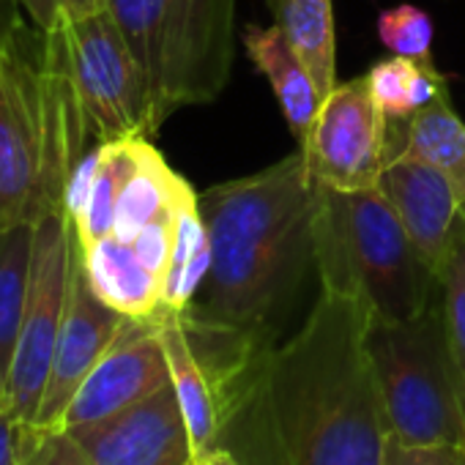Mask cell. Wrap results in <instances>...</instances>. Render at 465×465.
<instances>
[{"mask_svg":"<svg viewBox=\"0 0 465 465\" xmlns=\"http://www.w3.org/2000/svg\"><path fill=\"white\" fill-rule=\"evenodd\" d=\"M367 331L359 299L321 288L304 323L236 372L272 465H381L389 424Z\"/></svg>","mask_w":465,"mask_h":465,"instance_id":"1","label":"cell"},{"mask_svg":"<svg viewBox=\"0 0 465 465\" xmlns=\"http://www.w3.org/2000/svg\"><path fill=\"white\" fill-rule=\"evenodd\" d=\"M315 200L318 183L302 148L266 170L200 192L211 269L181 315L269 348V334L315 269Z\"/></svg>","mask_w":465,"mask_h":465,"instance_id":"2","label":"cell"},{"mask_svg":"<svg viewBox=\"0 0 465 465\" xmlns=\"http://www.w3.org/2000/svg\"><path fill=\"white\" fill-rule=\"evenodd\" d=\"M315 272L321 288L359 299L372 321L419 318L438 296V274L378 186L337 192L318 183Z\"/></svg>","mask_w":465,"mask_h":465,"instance_id":"3","label":"cell"},{"mask_svg":"<svg viewBox=\"0 0 465 465\" xmlns=\"http://www.w3.org/2000/svg\"><path fill=\"white\" fill-rule=\"evenodd\" d=\"M145 77L159 126L181 107L213 102L236 61V0H107Z\"/></svg>","mask_w":465,"mask_h":465,"instance_id":"4","label":"cell"},{"mask_svg":"<svg viewBox=\"0 0 465 465\" xmlns=\"http://www.w3.org/2000/svg\"><path fill=\"white\" fill-rule=\"evenodd\" d=\"M367 348L389 435L411 446H465V386L454 367L440 304L411 321H372Z\"/></svg>","mask_w":465,"mask_h":465,"instance_id":"5","label":"cell"},{"mask_svg":"<svg viewBox=\"0 0 465 465\" xmlns=\"http://www.w3.org/2000/svg\"><path fill=\"white\" fill-rule=\"evenodd\" d=\"M45 45L66 66L96 143L156 134L145 77L107 9L61 15L45 31Z\"/></svg>","mask_w":465,"mask_h":465,"instance_id":"6","label":"cell"},{"mask_svg":"<svg viewBox=\"0 0 465 465\" xmlns=\"http://www.w3.org/2000/svg\"><path fill=\"white\" fill-rule=\"evenodd\" d=\"M77 232L66 213L36 219L31 288L20 323L12 367L6 372L4 402L23 427H34L47 389L58 334L69 304V282Z\"/></svg>","mask_w":465,"mask_h":465,"instance_id":"7","label":"cell"},{"mask_svg":"<svg viewBox=\"0 0 465 465\" xmlns=\"http://www.w3.org/2000/svg\"><path fill=\"white\" fill-rule=\"evenodd\" d=\"M299 148L321 186L337 192L378 186L389 153V118L375 104L367 74L337 83L321 99L310 137Z\"/></svg>","mask_w":465,"mask_h":465,"instance_id":"8","label":"cell"},{"mask_svg":"<svg viewBox=\"0 0 465 465\" xmlns=\"http://www.w3.org/2000/svg\"><path fill=\"white\" fill-rule=\"evenodd\" d=\"M42 77L12 39H0V227L39 219Z\"/></svg>","mask_w":465,"mask_h":465,"instance_id":"9","label":"cell"},{"mask_svg":"<svg viewBox=\"0 0 465 465\" xmlns=\"http://www.w3.org/2000/svg\"><path fill=\"white\" fill-rule=\"evenodd\" d=\"M170 383L167 356L151 321L126 318L121 334L96 361L88 378L74 391L66 405L58 430H80L96 421H104L126 408L148 400Z\"/></svg>","mask_w":465,"mask_h":465,"instance_id":"10","label":"cell"},{"mask_svg":"<svg viewBox=\"0 0 465 465\" xmlns=\"http://www.w3.org/2000/svg\"><path fill=\"white\" fill-rule=\"evenodd\" d=\"M69 435L94 465H194L197 460L173 383L124 413Z\"/></svg>","mask_w":465,"mask_h":465,"instance_id":"11","label":"cell"},{"mask_svg":"<svg viewBox=\"0 0 465 465\" xmlns=\"http://www.w3.org/2000/svg\"><path fill=\"white\" fill-rule=\"evenodd\" d=\"M126 323V315L115 312L104 304L83 269L80 242L74 244V263H72V282H69V304L64 315V326L58 334L47 389L42 397V408L34 427H58L66 405L72 402L80 383L96 367V361L107 353Z\"/></svg>","mask_w":465,"mask_h":465,"instance_id":"12","label":"cell"},{"mask_svg":"<svg viewBox=\"0 0 465 465\" xmlns=\"http://www.w3.org/2000/svg\"><path fill=\"white\" fill-rule=\"evenodd\" d=\"M378 189L397 211L419 255L438 274L451 230L462 213L454 183L427 162L394 159L386 164Z\"/></svg>","mask_w":465,"mask_h":465,"instance_id":"13","label":"cell"},{"mask_svg":"<svg viewBox=\"0 0 465 465\" xmlns=\"http://www.w3.org/2000/svg\"><path fill=\"white\" fill-rule=\"evenodd\" d=\"M156 331L167 356L170 367V383L175 389L178 405L183 411L192 446L197 457H205L222 446V421H219V397H216V383L200 356L194 353L186 329L181 323L178 312L162 310L156 318Z\"/></svg>","mask_w":465,"mask_h":465,"instance_id":"14","label":"cell"},{"mask_svg":"<svg viewBox=\"0 0 465 465\" xmlns=\"http://www.w3.org/2000/svg\"><path fill=\"white\" fill-rule=\"evenodd\" d=\"M242 42L252 66L272 83L282 118L302 145L310 137L323 99L302 55L277 25H247Z\"/></svg>","mask_w":465,"mask_h":465,"instance_id":"15","label":"cell"},{"mask_svg":"<svg viewBox=\"0 0 465 465\" xmlns=\"http://www.w3.org/2000/svg\"><path fill=\"white\" fill-rule=\"evenodd\" d=\"M80 255L94 293L115 312L134 321H151L162 312L164 282L140 261L129 242L110 232L88 247H80Z\"/></svg>","mask_w":465,"mask_h":465,"instance_id":"16","label":"cell"},{"mask_svg":"<svg viewBox=\"0 0 465 465\" xmlns=\"http://www.w3.org/2000/svg\"><path fill=\"white\" fill-rule=\"evenodd\" d=\"M394 159H419L438 167L465 205V121L454 113L449 91L408 121H389L386 164Z\"/></svg>","mask_w":465,"mask_h":465,"instance_id":"17","label":"cell"},{"mask_svg":"<svg viewBox=\"0 0 465 465\" xmlns=\"http://www.w3.org/2000/svg\"><path fill=\"white\" fill-rule=\"evenodd\" d=\"M274 25L302 55L321 96L337 85V25L331 0H266Z\"/></svg>","mask_w":465,"mask_h":465,"instance_id":"18","label":"cell"},{"mask_svg":"<svg viewBox=\"0 0 465 465\" xmlns=\"http://www.w3.org/2000/svg\"><path fill=\"white\" fill-rule=\"evenodd\" d=\"M211 269L208 227L197 205V192L189 186L175 208L173 250L162 288V310L183 312L200 293Z\"/></svg>","mask_w":465,"mask_h":465,"instance_id":"19","label":"cell"},{"mask_svg":"<svg viewBox=\"0 0 465 465\" xmlns=\"http://www.w3.org/2000/svg\"><path fill=\"white\" fill-rule=\"evenodd\" d=\"M151 137H124L102 143L99 167L91 183V192L80 208V213L72 219L80 247H88L104 236H110L115 227V205L126 186V181L134 175L143 159V148Z\"/></svg>","mask_w":465,"mask_h":465,"instance_id":"20","label":"cell"},{"mask_svg":"<svg viewBox=\"0 0 465 465\" xmlns=\"http://www.w3.org/2000/svg\"><path fill=\"white\" fill-rule=\"evenodd\" d=\"M186 186H189V181L181 178L148 140L143 148L140 167L126 181V186L118 197L113 232L124 242H132L145 224L156 222L159 216H164L175 208V203Z\"/></svg>","mask_w":465,"mask_h":465,"instance_id":"21","label":"cell"},{"mask_svg":"<svg viewBox=\"0 0 465 465\" xmlns=\"http://www.w3.org/2000/svg\"><path fill=\"white\" fill-rule=\"evenodd\" d=\"M36 222H17L0 227V367L4 375L12 367L20 323L31 288Z\"/></svg>","mask_w":465,"mask_h":465,"instance_id":"22","label":"cell"},{"mask_svg":"<svg viewBox=\"0 0 465 465\" xmlns=\"http://www.w3.org/2000/svg\"><path fill=\"white\" fill-rule=\"evenodd\" d=\"M375 104L389 121H408L432 99L446 94V77L432 61H413L402 55L383 58L367 72Z\"/></svg>","mask_w":465,"mask_h":465,"instance_id":"23","label":"cell"},{"mask_svg":"<svg viewBox=\"0 0 465 465\" xmlns=\"http://www.w3.org/2000/svg\"><path fill=\"white\" fill-rule=\"evenodd\" d=\"M438 304L449 351L465 386V219L460 213L438 269Z\"/></svg>","mask_w":465,"mask_h":465,"instance_id":"24","label":"cell"},{"mask_svg":"<svg viewBox=\"0 0 465 465\" xmlns=\"http://www.w3.org/2000/svg\"><path fill=\"white\" fill-rule=\"evenodd\" d=\"M432 20L413 4H397L378 15V39L391 55L432 61Z\"/></svg>","mask_w":465,"mask_h":465,"instance_id":"25","label":"cell"},{"mask_svg":"<svg viewBox=\"0 0 465 465\" xmlns=\"http://www.w3.org/2000/svg\"><path fill=\"white\" fill-rule=\"evenodd\" d=\"M20 465H94V462L66 430L23 427Z\"/></svg>","mask_w":465,"mask_h":465,"instance_id":"26","label":"cell"},{"mask_svg":"<svg viewBox=\"0 0 465 465\" xmlns=\"http://www.w3.org/2000/svg\"><path fill=\"white\" fill-rule=\"evenodd\" d=\"M381 465H465V446H411L389 435Z\"/></svg>","mask_w":465,"mask_h":465,"instance_id":"27","label":"cell"},{"mask_svg":"<svg viewBox=\"0 0 465 465\" xmlns=\"http://www.w3.org/2000/svg\"><path fill=\"white\" fill-rule=\"evenodd\" d=\"M20 4L28 9V15L34 17V23L42 28V34L61 17H80V15H91L104 9V0H20Z\"/></svg>","mask_w":465,"mask_h":465,"instance_id":"28","label":"cell"},{"mask_svg":"<svg viewBox=\"0 0 465 465\" xmlns=\"http://www.w3.org/2000/svg\"><path fill=\"white\" fill-rule=\"evenodd\" d=\"M23 424L12 416L6 402L0 400V465H20Z\"/></svg>","mask_w":465,"mask_h":465,"instance_id":"29","label":"cell"},{"mask_svg":"<svg viewBox=\"0 0 465 465\" xmlns=\"http://www.w3.org/2000/svg\"><path fill=\"white\" fill-rule=\"evenodd\" d=\"M197 465H242V462L236 460V454H232V451L219 446L216 451H211L205 457H197Z\"/></svg>","mask_w":465,"mask_h":465,"instance_id":"30","label":"cell"},{"mask_svg":"<svg viewBox=\"0 0 465 465\" xmlns=\"http://www.w3.org/2000/svg\"><path fill=\"white\" fill-rule=\"evenodd\" d=\"M4 386H6V375H4V367H0V400H4Z\"/></svg>","mask_w":465,"mask_h":465,"instance_id":"31","label":"cell"},{"mask_svg":"<svg viewBox=\"0 0 465 465\" xmlns=\"http://www.w3.org/2000/svg\"><path fill=\"white\" fill-rule=\"evenodd\" d=\"M462 219H465V205H462Z\"/></svg>","mask_w":465,"mask_h":465,"instance_id":"32","label":"cell"},{"mask_svg":"<svg viewBox=\"0 0 465 465\" xmlns=\"http://www.w3.org/2000/svg\"><path fill=\"white\" fill-rule=\"evenodd\" d=\"M104 6H107V0H104Z\"/></svg>","mask_w":465,"mask_h":465,"instance_id":"33","label":"cell"},{"mask_svg":"<svg viewBox=\"0 0 465 465\" xmlns=\"http://www.w3.org/2000/svg\"><path fill=\"white\" fill-rule=\"evenodd\" d=\"M194 465H197V460H194Z\"/></svg>","mask_w":465,"mask_h":465,"instance_id":"34","label":"cell"}]
</instances>
